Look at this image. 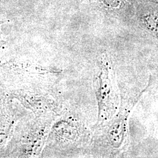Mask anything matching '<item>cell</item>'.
Instances as JSON below:
<instances>
[{
    "label": "cell",
    "mask_w": 158,
    "mask_h": 158,
    "mask_svg": "<svg viewBox=\"0 0 158 158\" xmlns=\"http://www.w3.org/2000/svg\"><path fill=\"white\" fill-rule=\"evenodd\" d=\"M99 82H98V91L97 93L98 102L100 105L99 108L100 109V113L105 111V108L107 107V104H111L109 99L114 102L112 100L114 98L115 91H113L114 87L113 83L110 77V73L108 72V69H102L100 74H99ZM111 106H113L111 104Z\"/></svg>",
    "instance_id": "1"
},
{
    "label": "cell",
    "mask_w": 158,
    "mask_h": 158,
    "mask_svg": "<svg viewBox=\"0 0 158 158\" xmlns=\"http://www.w3.org/2000/svg\"><path fill=\"white\" fill-rule=\"evenodd\" d=\"M90 1L93 6L108 14H118L123 11L128 4L127 0H90Z\"/></svg>",
    "instance_id": "2"
},
{
    "label": "cell",
    "mask_w": 158,
    "mask_h": 158,
    "mask_svg": "<svg viewBox=\"0 0 158 158\" xmlns=\"http://www.w3.org/2000/svg\"><path fill=\"white\" fill-rule=\"evenodd\" d=\"M142 23L148 30L157 33L158 30V10L156 8H150L141 12Z\"/></svg>",
    "instance_id": "3"
},
{
    "label": "cell",
    "mask_w": 158,
    "mask_h": 158,
    "mask_svg": "<svg viewBox=\"0 0 158 158\" xmlns=\"http://www.w3.org/2000/svg\"><path fill=\"white\" fill-rule=\"evenodd\" d=\"M3 23H4V21H0V27H1V25ZM3 43H4V42H3V41L2 40H1V31H0V48L1 47V46L2 45Z\"/></svg>",
    "instance_id": "4"
},
{
    "label": "cell",
    "mask_w": 158,
    "mask_h": 158,
    "mask_svg": "<svg viewBox=\"0 0 158 158\" xmlns=\"http://www.w3.org/2000/svg\"><path fill=\"white\" fill-rule=\"evenodd\" d=\"M148 1H151L152 2H153L154 4H156L158 3V0H148Z\"/></svg>",
    "instance_id": "5"
}]
</instances>
